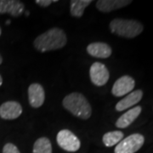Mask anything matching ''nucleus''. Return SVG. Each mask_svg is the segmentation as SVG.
Returning <instances> with one entry per match:
<instances>
[{
    "mask_svg": "<svg viewBox=\"0 0 153 153\" xmlns=\"http://www.w3.org/2000/svg\"><path fill=\"white\" fill-rule=\"evenodd\" d=\"M67 43L65 32L60 28H50L35 38L33 46L39 52H47L64 48Z\"/></svg>",
    "mask_w": 153,
    "mask_h": 153,
    "instance_id": "obj_1",
    "label": "nucleus"
},
{
    "mask_svg": "<svg viewBox=\"0 0 153 153\" xmlns=\"http://www.w3.org/2000/svg\"><path fill=\"white\" fill-rule=\"evenodd\" d=\"M64 108L76 117L87 120L92 115V108L86 97L80 93L73 92L63 99Z\"/></svg>",
    "mask_w": 153,
    "mask_h": 153,
    "instance_id": "obj_2",
    "label": "nucleus"
},
{
    "mask_svg": "<svg viewBox=\"0 0 153 153\" xmlns=\"http://www.w3.org/2000/svg\"><path fill=\"white\" fill-rule=\"evenodd\" d=\"M110 30L111 33L119 37L134 38L143 32L144 27L138 21L117 18L110 22Z\"/></svg>",
    "mask_w": 153,
    "mask_h": 153,
    "instance_id": "obj_3",
    "label": "nucleus"
},
{
    "mask_svg": "<svg viewBox=\"0 0 153 153\" xmlns=\"http://www.w3.org/2000/svg\"><path fill=\"white\" fill-rule=\"evenodd\" d=\"M145 137L140 134H133L123 139L115 147L114 153H135L142 147Z\"/></svg>",
    "mask_w": 153,
    "mask_h": 153,
    "instance_id": "obj_4",
    "label": "nucleus"
},
{
    "mask_svg": "<svg viewBox=\"0 0 153 153\" xmlns=\"http://www.w3.org/2000/svg\"><path fill=\"white\" fill-rule=\"evenodd\" d=\"M56 141L61 149L69 152H76L81 147V141L69 129L60 130L56 136Z\"/></svg>",
    "mask_w": 153,
    "mask_h": 153,
    "instance_id": "obj_5",
    "label": "nucleus"
},
{
    "mask_svg": "<svg viewBox=\"0 0 153 153\" xmlns=\"http://www.w3.org/2000/svg\"><path fill=\"white\" fill-rule=\"evenodd\" d=\"M90 80L97 87L104 86L110 78V72L107 67L101 62H94L89 69Z\"/></svg>",
    "mask_w": 153,
    "mask_h": 153,
    "instance_id": "obj_6",
    "label": "nucleus"
},
{
    "mask_svg": "<svg viewBox=\"0 0 153 153\" xmlns=\"http://www.w3.org/2000/svg\"><path fill=\"white\" fill-rule=\"evenodd\" d=\"M134 79L132 76L125 75L119 77L114 82L111 88V93L116 97H122L127 94L131 93V91L134 88Z\"/></svg>",
    "mask_w": 153,
    "mask_h": 153,
    "instance_id": "obj_7",
    "label": "nucleus"
},
{
    "mask_svg": "<svg viewBox=\"0 0 153 153\" xmlns=\"http://www.w3.org/2000/svg\"><path fill=\"white\" fill-rule=\"evenodd\" d=\"M22 113V106L17 101L10 100L0 105V117L4 120H14Z\"/></svg>",
    "mask_w": 153,
    "mask_h": 153,
    "instance_id": "obj_8",
    "label": "nucleus"
},
{
    "mask_svg": "<svg viewBox=\"0 0 153 153\" xmlns=\"http://www.w3.org/2000/svg\"><path fill=\"white\" fill-rule=\"evenodd\" d=\"M45 100V92L39 83H32L28 88V101L33 108H39Z\"/></svg>",
    "mask_w": 153,
    "mask_h": 153,
    "instance_id": "obj_9",
    "label": "nucleus"
},
{
    "mask_svg": "<svg viewBox=\"0 0 153 153\" xmlns=\"http://www.w3.org/2000/svg\"><path fill=\"white\" fill-rule=\"evenodd\" d=\"M25 11L24 4L19 0H0V15L10 14L14 17H19Z\"/></svg>",
    "mask_w": 153,
    "mask_h": 153,
    "instance_id": "obj_10",
    "label": "nucleus"
},
{
    "mask_svg": "<svg viewBox=\"0 0 153 153\" xmlns=\"http://www.w3.org/2000/svg\"><path fill=\"white\" fill-rule=\"evenodd\" d=\"M87 52L88 55L94 58L106 59L112 54V49L109 44L102 42L91 43L88 45Z\"/></svg>",
    "mask_w": 153,
    "mask_h": 153,
    "instance_id": "obj_11",
    "label": "nucleus"
},
{
    "mask_svg": "<svg viewBox=\"0 0 153 153\" xmlns=\"http://www.w3.org/2000/svg\"><path fill=\"white\" fill-rule=\"evenodd\" d=\"M131 3L130 0H99L96 3V8L102 13H110L128 5Z\"/></svg>",
    "mask_w": 153,
    "mask_h": 153,
    "instance_id": "obj_12",
    "label": "nucleus"
},
{
    "mask_svg": "<svg viewBox=\"0 0 153 153\" xmlns=\"http://www.w3.org/2000/svg\"><path fill=\"white\" fill-rule=\"evenodd\" d=\"M143 97V91L140 89H138L135 91H133L129 93L126 97L121 100L119 102H117L115 109L117 111H123L126 109H128L133 105L138 104Z\"/></svg>",
    "mask_w": 153,
    "mask_h": 153,
    "instance_id": "obj_13",
    "label": "nucleus"
},
{
    "mask_svg": "<svg viewBox=\"0 0 153 153\" xmlns=\"http://www.w3.org/2000/svg\"><path fill=\"white\" fill-rule=\"evenodd\" d=\"M142 108L140 105L133 107L121 116L120 117L116 122V127L119 128H125L130 126L138 118V117L141 113Z\"/></svg>",
    "mask_w": 153,
    "mask_h": 153,
    "instance_id": "obj_14",
    "label": "nucleus"
},
{
    "mask_svg": "<svg viewBox=\"0 0 153 153\" xmlns=\"http://www.w3.org/2000/svg\"><path fill=\"white\" fill-rule=\"evenodd\" d=\"M92 3L91 0H71L70 13L73 17L80 18L82 16L84 10Z\"/></svg>",
    "mask_w": 153,
    "mask_h": 153,
    "instance_id": "obj_15",
    "label": "nucleus"
},
{
    "mask_svg": "<svg viewBox=\"0 0 153 153\" xmlns=\"http://www.w3.org/2000/svg\"><path fill=\"white\" fill-rule=\"evenodd\" d=\"M123 139V133L121 131H111L105 133L102 141L106 147H111L113 146L117 145Z\"/></svg>",
    "mask_w": 153,
    "mask_h": 153,
    "instance_id": "obj_16",
    "label": "nucleus"
},
{
    "mask_svg": "<svg viewBox=\"0 0 153 153\" xmlns=\"http://www.w3.org/2000/svg\"><path fill=\"white\" fill-rule=\"evenodd\" d=\"M33 153H52V145L47 137H41L38 139L33 149Z\"/></svg>",
    "mask_w": 153,
    "mask_h": 153,
    "instance_id": "obj_17",
    "label": "nucleus"
},
{
    "mask_svg": "<svg viewBox=\"0 0 153 153\" xmlns=\"http://www.w3.org/2000/svg\"><path fill=\"white\" fill-rule=\"evenodd\" d=\"M3 153H21L16 146L12 143H7L4 146Z\"/></svg>",
    "mask_w": 153,
    "mask_h": 153,
    "instance_id": "obj_18",
    "label": "nucleus"
},
{
    "mask_svg": "<svg viewBox=\"0 0 153 153\" xmlns=\"http://www.w3.org/2000/svg\"><path fill=\"white\" fill-rule=\"evenodd\" d=\"M55 2H56V0H54V1H51V0H36L35 1V3L41 7H48L52 3H55Z\"/></svg>",
    "mask_w": 153,
    "mask_h": 153,
    "instance_id": "obj_19",
    "label": "nucleus"
},
{
    "mask_svg": "<svg viewBox=\"0 0 153 153\" xmlns=\"http://www.w3.org/2000/svg\"><path fill=\"white\" fill-rule=\"evenodd\" d=\"M2 83H3V78H2V76L0 75V86L2 85Z\"/></svg>",
    "mask_w": 153,
    "mask_h": 153,
    "instance_id": "obj_20",
    "label": "nucleus"
},
{
    "mask_svg": "<svg viewBox=\"0 0 153 153\" xmlns=\"http://www.w3.org/2000/svg\"><path fill=\"white\" fill-rule=\"evenodd\" d=\"M2 62H3V58H2V56L0 55V65L2 64Z\"/></svg>",
    "mask_w": 153,
    "mask_h": 153,
    "instance_id": "obj_21",
    "label": "nucleus"
},
{
    "mask_svg": "<svg viewBox=\"0 0 153 153\" xmlns=\"http://www.w3.org/2000/svg\"><path fill=\"white\" fill-rule=\"evenodd\" d=\"M6 23H7V25H9V23H10V21H7Z\"/></svg>",
    "mask_w": 153,
    "mask_h": 153,
    "instance_id": "obj_22",
    "label": "nucleus"
},
{
    "mask_svg": "<svg viewBox=\"0 0 153 153\" xmlns=\"http://www.w3.org/2000/svg\"><path fill=\"white\" fill-rule=\"evenodd\" d=\"M1 34H2V30H1V28H0V36H1Z\"/></svg>",
    "mask_w": 153,
    "mask_h": 153,
    "instance_id": "obj_23",
    "label": "nucleus"
}]
</instances>
